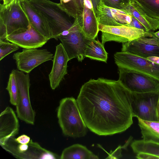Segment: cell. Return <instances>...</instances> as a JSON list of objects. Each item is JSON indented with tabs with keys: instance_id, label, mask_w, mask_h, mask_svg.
<instances>
[{
	"instance_id": "cell-1",
	"label": "cell",
	"mask_w": 159,
	"mask_h": 159,
	"mask_svg": "<svg viewBox=\"0 0 159 159\" xmlns=\"http://www.w3.org/2000/svg\"><path fill=\"white\" fill-rule=\"evenodd\" d=\"M129 92L119 80L99 78L85 83L76 100L87 127L103 136L128 129L133 117Z\"/></svg>"
},
{
	"instance_id": "cell-2",
	"label": "cell",
	"mask_w": 159,
	"mask_h": 159,
	"mask_svg": "<svg viewBox=\"0 0 159 159\" xmlns=\"http://www.w3.org/2000/svg\"><path fill=\"white\" fill-rule=\"evenodd\" d=\"M63 134L74 138L84 136L88 130L81 115L77 100L73 97L61 99L57 112Z\"/></svg>"
},
{
	"instance_id": "cell-3",
	"label": "cell",
	"mask_w": 159,
	"mask_h": 159,
	"mask_svg": "<svg viewBox=\"0 0 159 159\" xmlns=\"http://www.w3.org/2000/svg\"><path fill=\"white\" fill-rule=\"evenodd\" d=\"M30 3L40 13L48 24L51 39L58 40L64 32L68 30L74 21L59 3L50 0H29Z\"/></svg>"
},
{
	"instance_id": "cell-4",
	"label": "cell",
	"mask_w": 159,
	"mask_h": 159,
	"mask_svg": "<svg viewBox=\"0 0 159 159\" xmlns=\"http://www.w3.org/2000/svg\"><path fill=\"white\" fill-rule=\"evenodd\" d=\"M82 15L74 19L73 23L68 30L58 37L61 42L69 60L76 58L82 61L85 57L84 51L89 39L87 38L82 31Z\"/></svg>"
},
{
	"instance_id": "cell-5",
	"label": "cell",
	"mask_w": 159,
	"mask_h": 159,
	"mask_svg": "<svg viewBox=\"0 0 159 159\" xmlns=\"http://www.w3.org/2000/svg\"><path fill=\"white\" fill-rule=\"evenodd\" d=\"M20 0L11 4H0V22L5 26L7 35L25 32L30 27L29 19L22 8Z\"/></svg>"
},
{
	"instance_id": "cell-6",
	"label": "cell",
	"mask_w": 159,
	"mask_h": 159,
	"mask_svg": "<svg viewBox=\"0 0 159 159\" xmlns=\"http://www.w3.org/2000/svg\"><path fill=\"white\" fill-rule=\"evenodd\" d=\"M119 81L132 92L145 93L159 92V80L148 75L118 67Z\"/></svg>"
},
{
	"instance_id": "cell-7",
	"label": "cell",
	"mask_w": 159,
	"mask_h": 159,
	"mask_svg": "<svg viewBox=\"0 0 159 159\" xmlns=\"http://www.w3.org/2000/svg\"><path fill=\"white\" fill-rule=\"evenodd\" d=\"M159 92L129 94L133 117L148 121H158L157 107Z\"/></svg>"
},
{
	"instance_id": "cell-8",
	"label": "cell",
	"mask_w": 159,
	"mask_h": 159,
	"mask_svg": "<svg viewBox=\"0 0 159 159\" xmlns=\"http://www.w3.org/2000/svg\"><path fill=\"white\" fill-rule=\"evenodd\" d=\"M1 147L15 157L20 159H60V156L42 148L31 139L27 144H20L14 137L9 138Z\"/></svg>"
},
{
	"instance_id": "cell-9",
	"label": "cell",
	"mask_w": 159,
	"mask_h": 159,
	"mask_svg": "<svg viewBox=\"0 0 159 159\" xmlns=\"http://www.w3.org/2000/svg\"><path fill=\"white\" fill-rule=\"evenodd\" d=\"M12 71L15 75L19 90L18 102L16 106L17 117L27 124L34 125L35 114L30 98L29 74L17 70Z\"/></svg>"
},
{
	"instance_id": "cell-10",
	"label": "cell",
	"mask_w": 159,
	"mask_h": 159,
	"mask_svg": "<svg viewBox=\"0 0 159 159\" xmlns=\"http://www.w3.org/2000/svg\"><path fill=\"white\" fill-rule=\"evenodd\" d=\"M114 57L118 67L145 74L159 80V65L126 52H117L114 54Z\"/></svg>"
},
{
	"instance_id": "cell-11",
	"label": "cell",
	"mask_w": 159,
	"mask_h": 159,
	"mask_svg": "<svg viewBox=\"0 0 159 159\" xmlns=\"http://www.w3.org/2000/svg\"><path fill=\"white\" fill-rule=\"evenodd\" d=\"M53 57V54L47 49L23 48L21 52L15 53L13 58L18 70L29 74L41 64L52 60Z\"/></svg>"
},
{
	"instance_id": "cell-12",
	"label": "cell",
	"mask_w": 159,
	"mask_h": 159,
	"mask_svg": "<svg viewBox=\"0 0 159 159\" xmlns=\"http://www.w3.org/2000/svg\"><path fill=\"white\" fill-rule=\"evenodd\" d=\"M99 31H101L102 43L103 45L110 41L124 43L136 39L144 35L143 30L125 25L108 26L99 23Z\"/></svg>"
},
{
	"instance_id": "cell-13",
	"label": "cell",
	"mask_w": 159,
	"mask_h": 159,
	"mask_svg": "<svg viewBox=\"0 0 159 159\" xmlns=\"http://www.w3.org/2000/svg\"><path fill=\"white\" fill-rule=\"evenodd\" d=\"M99 23L108 26L126 25L132 21V16L124 11L107 7L99 1L97 5Z\"/></svg>"
},
{
	"instance_id": "cell-14",
	"label": "cell",
	"mask_w": 159,
	"mask_h": 159,
	"mask_svg": "<svg viewBox=\"0 0 159 159\" xmlns=\"http://www.w3.org/2000/svg\"><path fill=\"white\" fill-rule=\"evenodd\" d=\"M70 61L68 55L61 43L56 46V49L52 60L53 65L49 75L50 85L52 90H55L59 85L67 73V62Z\"/></svg>"
},
{
	"instance_id": "cell-15",
	"label": "cell",
	"mask_w": 159,
	"mask_h": 159,
	"mask_svg": "<svg viewBox=\"0 0 159 159\" xmlns=\"http://www.w3.org/2000/svg\"><path fill=\"white\" fill-rule=\"evenodd\" d=\"M99 0H84L82 19V31L87 38L95 39L99 31L97 18V5Z\"/></svg>"
},
{
	"instance_id": "cell-16",
	"label": "cell",
	"mask_w": 159,
	"mask_h": 159,
	"mask_svg": "<svg viewBox=\"0 0 159 159\" xmlns=\"http://www.w3.org/2000/svg\"><path fill=\"white\" fill-rule=\"evenodd\" d=\"M7 40L24 48H37L42 47L48 40L31 25L26 31L7 35Z\"/></svg>"
},
{
	"instance_id": "cell-17",
	"label": "cell",
	"mask_w": 159,
	"mask_h": 159,
	"mask_svg": "<svg viewBox=\"0 0 159 159\" xmlns=\"http://www.w3.org/2000/svg\"><path fill=\"white\" fill-rule=\"evenodd\" d=\"M19 125L13 109L7 107L0 115V145L3 144L10 137L19 132Z\"/></svg>"
},
{
	"instance_id": "cell-18",
	"label": "cell",
	"mask_w": 159,
	"mask_h": 159,
	"mask_svg": "<svg viewBox=\"0 0 159 159\" xmlns=\"http://www.w3.org/2000/svg\"><path fill=\"white\" fill-rule=\"evenodd\" d=\"M20 2L31 25L48 40L51 39V34L48 24L41 15L30 3L29 0H20Z\"/></svg>"
},
{
	"instance_id": "cell-19",
	"label": "cell",
	"mask_w": 159,
	"mask_h": 159,
	"mask_svg": "<svg viewBox=\"0 0 159 159\" xmlns=\"http://www.w3.org/2000/svg\"><path fill=\"white\" fill-rule=\"evenodd\" d=\"M121 52L146 59L152 56L159 57V46L142 43L136 39L123 43Z\"/></svg>"
},
{
	"instance_id": "cell-20",
	"label": "cell",
	"mask_w": 159,
	"mask_h": 159,
	"mask_svg": "<svg viewBox=\"0 0 159 159\" xmlns=\"http://www.w3.org/2000/svg\"><path fill=\"white\" fill-rule=\"evenodd\" d=\"M123 11L138 20L145 27L147 32H153L159 29V20L147 15L132 1Z\"/></svg>"
},
{
	"instance_id": "cell-21",
	"label": "cell",
	"mask_w": 159,
	"mask_h": 159,
	"mask_svg": "<svg viewBox=\"0 0 159 159\" xmlns=\"http://www.w3.org/2000/svg\"><path fill=\"white\" fill-rule=\"evenodd\" d=\"M98 156L86 147L75 144L65 148L60 156L61 159H98Z\"/></svg>"
},
{
	"instance_id": "cell-22",
	"label": "cell",
	"mask_w": 159,
	"mask_h": 159,
	"mask_svg": "<svg viewBox=\"0 0 159 159\" xmlns=\"http://www.w3.org/2000/svg\"><path fill=\"white\" fill-rule=\"evenodd\" d=\"M85 57L91 59L107 62L108 53L104 45L95 39H89L85 48Z\"/></svg>"
},
{
	"instance_id": "cell-23",
	"label": "cell",
	"mask_w": 159,
	"mask_h": 159,
	"mask_svg": "<svg viewBox=\"0 0 159 159\" xmlns=\"http://www.w3.org/2000/svg\"><path fill=\"white\" fill-rule=\"evenodd\" d=\"M138 119L143 139L159 143V121Z\"/></svg>"
},
{
	"instance_id": "cell-24",
	"label": "cell",
	"mask_w": 159,
	"mask_h": 159,
	"mask_svg": "<svg viewBox=\"0 0 159 159\" xmlns=\"http://www.w3.org/2000/svg\"><path fill=\"white\" fill-rule=\"evenodd\" d=\"M134 152L138 154L145 153L155 156L159 159V143L152 141L135 140L131 144Z\"/></svg>"
},
{
	"instance_id": "cell-25",
	"label": "cell",
	"mask_w": 159,
	"mask_h": 159,
	"mask_svg": "<svg viewBox=\"0 0 159 159\" xmlns=\"http://www.w3.org/2000/svg\"><path fill=\"white\" fill-rule=\"evenodd\" d=\"M147 15L159 20V0H131Z\"/></svg>"
},
{
	"instance_id": "cell-26",
	"label": "cell",
	"mask_w": 159,
	"mask_h": 159,
	"mask_svg": "<svg viewBox=\"0 0 159 159\" xmlns=\"http://www.w3.org/2000/svg\"><path fill=\"white\" fill-rule=\"evenodd\" d=\"M59 5L71 17L75 19L82 15L83 8L80 0H60Z\"/></svg>"
},
{
	"instance_id": "cell-27",
	"label": "cell",
	"mask_w": 159,
	"mask_h": 159,
	"mask_svg": "<svg viewBox=\"0 0 159 159\" xmlns=\"http://www.w3.org/2000/svg\"><path fill=\"white\" fill-rule=\"evenodd\" d=\"M6 89L9 95L10 103L16 106L18 102L19 90L15 75L12 71L9 75Z\"/></svg>"
},
{
	"instance_id": "cell-28",
	"label": "cell",
	"mask_w": 159,
	"mask_h": 159,
	"mask_svg": "<svg viewBox=\"0 0 159 159\" xmlns=\"http://www.w3.org/2000/svg\"><path fill=\"white\" fill-rule=\"evenodd\" d=\"M20 47L9 41H0V61L8 55L19 49Z\"/></svg>"
},
{
	"instance_id": "cell-29",
	"label": "cell",
	"mask_w": 159,
	"mask_h": 159,
	"mask_svg": "<svg viewBox=\"0 0 159 159\" xmlns=\"http://www.w3.org/2000/svg\"><path fill=\"white\" fill-rule=\"evenodd\" d=\"M106 6L123 10L131 3V0H100Z\"/></svg>"
},
{
	"instance_id": "cell-30",
	"label": "cell",
	"mask_w": 159,
	"mask_h": 159,
	"mask_svg": "<svg viewBox=\"0 0 159 159\" xmlns=\"http://www.w3.org/2000/svg\"><path fill=\"white\" fill-rule=\"evenodd\" d=\"M152 32H146L144 35L136 39L143 43L159 46V39L156 37Z\"/></svg>"
},
{
	"instance_id": "cell-31",
	"label": "cell",
	"mask_w": 159,
	"mask_h": 159,
	"mask_svg": "<svg viewBox=\"0 0 159 159\" xmlns=\"http://www.w3.org/2000/svg\"><path fill=\"white\" fill-rule=\"evenodd\" d=\"M126 26L134 27L143 30L145 32H147L146 29L143 25L133 16H132V21L131 23Z\"/></svg>"
},
{
	"instance_id": "cell-32",
	"label": "cell",
	"mask_w": 159,
	"mask_h": 159,
	"mask_svg": "<svg viewBox=\"0 0 159 159\" xmlns=\"http://www.w3.org/2000/svg\"><path fill=\"white\" fill-rule=\"evenodd\" d=\"M15 140L19 143L22 144L28 143L31 140L29 137L25 134L22 135L15 138Z\"/></svg>"
},
{
	"instance_id": "cell-33",
	"label": "cell",
	"mask_w": 159,
	"mask_h": 159,
	"mask_svg": "<svg viewBox=\"0 0 159 159\" xmlns=\"http://www.w3.org/2000/svg\"><path fill=\"white\" fill-rule=\"evenodd\" d=\"M136 157L138 159H159L158 157L152 155L142 152L137 154Z\"/></svg>"
},
{
	"instance_id": "cell-34",
	"label": "cell",
	"mask_w": 159,
	"mask_h": 159,
	"mask_svg": "<svg viewBox=\"0 0 159 159\" xmlns=\"http://www.w3.org/2000/svg\"><path fill=\"white\" fill-rule=\"evenodd\" d=\"M148 60L157 64L159 65V57L157 56H152L147 58Z\"/></svg>"
},
{
	"instance_id": "cell-35",
	"label": "cell",
	"mask_w": 159,
	"mask_h": 159,
	"mask_svg": "<svg viewBox=\"0 0 159 159\" xmlns=\"http://www.w3.org/2000/svg\"><path fill=\"white\" fill-rule=\"evenodd\" d=\"M3 4L4 5H8L11 3L14 0H2Z\"/></svg>"
},
{
	"instance_id": "cell-36",
	"label": "cell",
	"mask_w": 159,
	"mask_h": 159,
	"mask_svg": "<svg viewBox=\"0 0 159 159\" xmlns=\"http://www.w3.org/2000/svg\"><path fill=\"white\" fill-rule=\"evenodd\" d=\"M157 114L158 121H159V94L157 107Z\"/></svg>"
},
{
	"instance_id": "cell-37",
	"label": "cell",
	"mask_w": 159,
	"mask_h": 159,
	"mask_svg": "<svg viewBox=\"0 0 159 159\" xmlns=\"http://www.w3.org/2000/svg\"><path fill=\"white\" fill-rule=\"evenodd\" d=\"M154 35L157 37V38L159 39V31L155 33H153Z\"/></svg>"
},
{
	"instance_id": "cell-38",
	"label": "cell",
	"mask_w": 159,
	"mask_h": 159,
	"mask_svg": "<svg viewBox=\"0 0 159 159\" xmlns=\"http://www.w3.org/2000/svg\"><path fill=\"white\" fill-rule=\"evenodd\" d=\"M84 0H80L82 7L83 8V4H84Z\"/></svg>"
},
{
	"instance_id": "cell-39",
	"label": "cell",
	"mask_w": 159,
	"mask_h": 159,
	"mask_svg": "<svg viewBox=\"0 0 159 159\" xmlns=\"http://www.w3.org/2000/svg\"></svg>"
}]
</instances>
